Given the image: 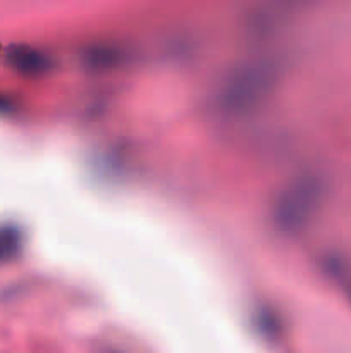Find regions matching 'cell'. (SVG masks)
<instances>
[{
	"label": "cell",
	"instance_id": "6da1fadb",
	"mask_svg": "<svg viewBox=\"0 0 351 353\" xmlns=\"http://www.w3.org/2000/svg\"><path fill=\"white\" fill-rule=\"evenodd\" d=\"M268 81H270V72L265 68L244 69L241 74L231 79L227 88L222 92V107L227 110H240L248 107L267 90Z\"/></svg>",
	"mask_w": 351,
	"mask_h": 353
},
{
	"label": "cell",
	"instance_id": "7a4b0ae2",
	"mask_svg": "<svg viewBox=\"0 0 351 353\" xmlns=\"http://www.w3.org/2000/svg\"><path fill=\"white\" fill-rule=\"evenodd\" d=\"M21 247V234L16 228H0V264L16 257Z\"/></svg>",
	"mask_w": 351,
	"mask_h": 353
},
{
	"label": "cell",
	"instance_id": "3957f363",
	"mask_svg": "<svg viewBox=\"0 0 351 353\" xmlns=\"http://www.w3.org/2000/svg\"><path fill=\"white\" fill-rule=\"evenodd\" d=\"M3 107H6V100L0 99V109H3Z\"/></svg>",
	"mask_w": 351,
	"mask_h": 353
}]
</instances>
